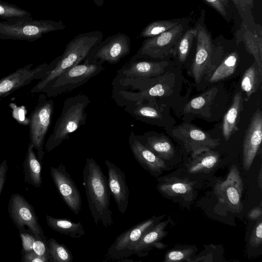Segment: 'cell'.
<instances>
[{"instance_id": "cell-1", "label": "cell", "mask_w": 262, "mask_h": 262, "mask_svg": "<svg viewBox=\"0 0 262 262\" xmlns=\"http://www.w3.org/2000/svg\"><path fill=\"white\" fill-rule=\"evenodd\" d=\"M182 68L176 64L162 74L152 78H127L115 76L112 82V97L123 107L145 101L172 109L175 112L189 98L191 87L184 95L187 81Z\"/></svg>"}, {"instance_id": "cell-2", "label": "cell", "mask_w": 262, "mask_h": 262, "mask_svg": "<svg viewBox=\"0 0 262 262\" xmlns=\"http://www.w3.org/2000/svg\"><path fill=\"white\" fill-rule=\"evenodd\" d=\"M82 174L83 185L94 222L95 225L101 223L107 228L114 223L110 208L111 193L108 180L93 158L86 159Z\"/></svg>"}, {"instance_id": "cell-3", "label": "cell", "mask_w": 262, "mask_h": 262, "mask_svg": "<svg viewBox=\"0 0 262 262\" xmlns=\"http://www.w3.org/2000/svg\"><path fill=\"white\" fill-rule=\"evenodd\" d=\"M205 11L202 10L195 24L196 47L189 75L194 80V85L199 90L206 88L207 80L220 63L225 52L221 46L213 43L210 33L204 23Z\"/></svg>"}, {"instance_id": "cell-4", "label": "cell", "mask_w": 262, "mask_h": 262, "mask_svg": "<svg viewBox=\"0 0 262 262\" xmlns=\"http://www.w3.org/2000/svg\"><path fill=\"white\" fill-rule=\"evenodd\" d=\"M211 86L200 95L189 98L174 112L177 116L187 122L195 119L219 121L226 112L229 94L222 83Z\"/></svg>"}, {"instance_id": "cell-5", "label": "cell", "mask_w": 262, "mask_h": 262, "mask_svg": "<svg viewBox=\"0 0 262 262\" xmlns=\"http://www.w3.org/2000/svg\"><path fill=\"white\" fill-rule=\"evenodd\" d=\"M100 31H93L78 34L66 45L62 55L57 57L56 63L47 76L40 80L31 89V93H40L41 90L65 71L82 62L91 49L102 39Z\"/></svg>"}, {"instance_id": "cell-6", "label": "cell", "mask_w": 262, "mask_h": 262, "mask_svg": "<svg viewBox=\"0 0 262 262\" xmlns=\"http://www.w3.org/2000/svg\"><path fill=\"white\" fill-rule=\"evenodd\" d=\"M91 102L89 97L83 94L64 100L60 116L45 143L44 148L47 152L59 146L71 134L84 125L87 117L86 109Z\"/></svg>"}, {"instance_id": "cell-7", "label": "cell", "mask_w": 262, "mask_h": 262, "mask_svg": "<svg viewBox=\"0 0 262 262\" xmlns=\"http://www.w3.org/2000/svg\"><path fill=\"white\" fill-rule=\"evenodd\" d=\"M105 68L98 62L81 63L65 71L47 84L41 91L48 97L69 93L83 85L100 74Z\"/></svg>"}, {"instance_id": "cell-8", "label": "cell", "mask_w": 262, "mask_h": 262, "mask_svg": "<svg viewBox=\"0 0 262 262\" xmlns=\"http://www.w3.org/2000/svg\"><path fill=\"white\" fill-rule=\"evenodd\" d=\"M66 28L61 20L32 19L13 22L0 21V39L34 41L46 33Z\"/></svg>"}, {"instance_id": "cell-9", "label": "cell", "mask_w": 262, "mask_h": 262, "mask_svg": "<svg viewBox=\"0 0 262 262\" xmlns=\"http://www.w3.org/2000/svg\"><path fill=\"white\" fill-rule=\"evenodd\" d=\"M188 28V20L186 18H182L179 24L169 30L146 38L134 56L151 60L170 59V55L174 47Z\"/></svg>"}, {"instance_id": "cell-10", "label": "cell", "mask_w": 262, "mask_h": 262, "mask_svg": "<svg viewBox=\"0 0 262 262\" xmlns=\"http://www.w3.org/2000/svg\"><path fill=\"white\" fill-rule=\"evenodd\" d=\"M47 97L44 93L39 96L37 104L28 117L30 143L37 151V157L41 162L45 155V138L54 109L53 100Z\"/></svg>"}, {"instance_id": "cell-11", "label": "cell", "mask_w": 262, "mask_h": 262, "mask_svg": "<svg viewBox=\"0 0 262 262\" xmlns=\"http://www.w3.org/2000/svg\"><path fill=\"white\" fill-rule=\"evenodd\" d=\"M166 133L180 144L191 156L213 149L220 145L219 140L191 122H183L165 128Z\"/></svg>"}, {"instance_id": "cell-12", "label": "cell", "mask_w": 262, "mask_h": 262, "mask_svg": "<svg viewBox=\"0 0 262 262\" xmlns=\"http://www.w3.org/2000/svg\"><path fill=\"white\" fill-rule=\"evenodd\" d=\"M165 216L154 215L121 233L108 248L106 256L110 258L118 260L135 254L136 246L143 235Z\"/></svg>"}, {"instance_id": "cell-13", "label": "cell", "mask_w": 262, "mask_h": 262, "mask_svg": "<svg viewBox=\"0 0 262 262\" xmlns=\"http://www.w3.org/2000/svg\"><path fill=\"white\" fill-rule=\"evenodd\" d=\"M131 40L125 33L119 32L102 40L90 51L84 60L89 62L117 63L130 52Z\"/></svg>"}, {"instance_id": "cell-14", "label": "cell", "mask_w": 262, "mask_h": 262, "mask_svg": "<svg viewBox=\"0 0 262 262\" xmlns=\"http://www.w3.org/2000/svg\"><path fill=\"white\" fill-rule=\"evenodd\" d=\"M56 63L55 58L49 64L43 63L33 68L30 63L0 79V100L33 81L45 78Z\"/></svg>"}, {"instance_id": "cell-15", "label": "cell", "mask_w": 262, "mask_h": 262, "mask_svg": "<svg viewBox=\"0 0 262 262\" xmlns=\"http://www.w3.org/2000/svg\"><path fill=\"white\" fill-rule=\"evenodd\" d=\"M8 211L11 220L18 230H28L37 238L47 240L38 223L33 207L19 193L13 194L10 199Z\"/></svg>"}, {"instance_id": "cell-16", "label": "cell", "mask_w": 262, "mask_h": 262, "mask_svg": "<svg viewBox=\"0 0 262 262\" xmlns=\"http://www.w3.org/2000/svg\"><path fill=\"white\" fill-rule=\"evenodd\" d=\"M243 183L236 166L233 165L223 181H218L214 186V193L219 202L233 213H239L243 209L241 197Z\"/></svg>"}, {"instance_id": "cell-17", "label": "cell", "mask_w": 262, "mask_h": 262, "mask_svg": "<svg viewBox=\"0 0 262 262\" xmlns=\"http://www.w3.org/2000/svg\"><path fill=\"white\" fill-rule=\"evenodd\" d=\"M124 110L137 120L163 127L164 129L176 124L170 115V109L157 104L143 101L123 107Z\"/></svg>"}, {"instance_id": "cell-18", "label": "cell", "mask_w": 262, "mask_h": 262, "mask_svg": "<svg viewBox=\"0 0 262 262\" xmlns=\"http://www.w3.org/2000/svg\"><path fill=\"white\" fill-rule=\"evenodd\" d=\"M174 64L171 59L151 60L133 56L117 71L116 75L127 78H152L162 74Z\"/></svg>"}, {"instance_id": "cell-19", "label": "cell", "mask_w": 262, "mask_h": 262, "mask_svg": "<svg viewBox=\"0 0 262 262\" xmlns=\"http://www.w3.org/2000/svg\"><path fill=\"white\" fill-rule=\"evenodd\" d=\"M50 173L62 200L74 214H78L81 208V196L65 165L61 163L57 167L52 166Z\"/></svg>"}, {"instance_id": "cell-20", "label": "cell", "mask_w": 262, "mask_h": 262, "mask_svg": "<svg viewBox=\"0 0 262 262\" xmlns=\"http://www.w3.org/2000/svg\"><path fill=\"white\" fill-rule=\"evenodd\" d=\"M262 139V113L257 108L253 114L245 132L243 144V162L248 170L257 154Z\"/></svg>"}, {"instance_id": "cell-21", "label": "cell", "mask_w": 262, "mask_h": 262, "mask_svg": "<svg viewBox=\"0 0 262 262\" xmlns=\"http://www.w3.org/2000/svg\"><path fill=\"white\" fill-rule=\"evenodd\" d=\"M128 144L136 160L151 175L157 176L165 168L164 160L148 148L133 131L128 137Z\"/></svg>"}, {"instance_id": "cell-22", "label": "cell", "mask_w": 262, "mask_h": 262, "mask_svg": "<svg viewBox=\"0 0 262 262\" xmlns=\"http://www.w3.org/2000/svg\"><path fill=\"white\" fill-rule=\"evenodd\" d=\"M108 170L109 188L118 210L125 213L129 203V189L125 173L108 160L105 161Z\"/></svg>"}, {"instance_id": "cell-23", "label": "cell", "mask_w": 262, "mask_h": 262, "mask_svg": "<svg viewBox=\"0 0 262 262\" xmlns=\"http://www.w3.org/2000/svg\"><path fill=\"white\" fill-rule=\"evenodd\" d=\"M169 222V219L160 221L149 229L137 245L135 254L139 257H145L154 247L164 248V245L160 242L168 234L165 229Z\"/></svg>"}, {"instance_id": "cell-24", "label": "cell", "mask_w": 262, "mask_h": 262, "mask_svg": "<svg viewBox=\"0 0 262 262\" xmlns=\"http://www.w3.org/2000/svg\"><path fill=\"white\" fill-rule=\"evenodd\" d=\"M141 142L158 157L168 160L174 155L172 143L164 134L155 131H148L138 135Z\"/></svg>"}, {"instance_id": "cell-25", "label": "cell", "mask_w": 262, "mask_h": 262, "mask_svg": "<svg viewBox=\"0 0 262 262\" xmlns=\"http://www.w3.org/2000/svg\"><path fill=\"white\" fill-rule=\"evenodd\" d=\"M240 61L239 55L237 51L225 53L220 63L207 80L205 87L210 86L233 76L239 68Z\"/></svg>"}, {"instance_id": "cell-26", "label": "cell", "mask_w": 262, "mask_h": 262, "mask_svg": "<svg viewBox=\"0 0 262 262\" xmlns=\"http://www.w3.org/2000/svg\"><path fill=\"white\" fill-rule=\"evenodd\" d=\"M244 96L241 91L234 95L231 104L223 116L222 132L224 139L227 141L238 130L240 114L243 109Z\"/></svg>"}, {"instance_id": "cell-27", "label": "cell", "mask_w": 262, "mask_h": 262, "mask_svg": "<svg viewBox=\"0 0 262 262\" xmlns=\"http://www.w3.org/2000/svg\"><path fill=\"white\" fill-rule=\"evenodd\" d=\"M157 181L159 182L157 189L165 196H192L195 182L174 177L159 178Z\"/></svg>"}, {"instance_id": "cell-28", "label": "cell", "mask_w": 262, "mask_h": 262, "mask_svg": "<svg viewBox=\"0 0 262 262\" xmlns=\"http://www.w3.org/2000/svg\"><path fill=\"white\" fill-rule=\"evenodd\" d=\"M257 31H251L244 21L236 33L237 43L242 41L247 51L252 55L262 69V37Z\"/></svg>"}, {"instance_id": "cell-29", "label": "cell", "mask_w": 262, "mask_h": 262, "mask_svg": "<svg viewBox=\"0 0 262 262\" xmlns=\"http://www.w3.org/2000/svg\"><path fill=\"white\" fill-rule=\"evenodd\" d=\"M23 169L25 182L36 188L40 187L42 184L41 162L38 159L34 147L30 142L23 163Z\"/></svg>"}, {"instance_id": "cell-30", "label": "cell", "mask_w": 262, "mask_h": 262, "mask_svg": "<svg viewBox=\"0 0 262 262\" xmlns=\"http://www.w3.org/2000/svg\"><path fill=\"white\" fill-rule=\"evenodd\" d=\"M192 160L187 164L188 171L191 174L207 173L218 164L219 154L212 149L204 151L191 156Z\"/></svg>"}, {"instance_id": "cell-31", "label": "cell", "mask_w": 262, "mask_h": 262, "mask_svg": "<svg viewBox=\"0 0 262 262\" xmlns=\"http://www.w3.org/2000/svg\"><path fill=\"white\" fill-rule=\"evenodd\" d=\"M195 28L187 29L180 37L170 55L174 63L182 68L185 64L189 54L193 41L195 38Z\"/></svg>"}, {"instance_id": "cell-32", "label": "cell", "mask_w": 262, "mask_h": 262, "mask_svg": "<svg viewBox=\"0 0 262 262\" xmlns=\"http://www.w3.org/2000/svg\"><path fill=\"white\" fill-rule=\"evenodd\" d=\"M46 219L48 226L60 234L73 238H80L85 234L80 221L74 222L69 219L56 218L49 215H47Z\"/></svg>"}, {"instance_id": "cell-33", "label": "cell", "mask_w": 262, "mask_h": 262, "mask_svg": "<svg viewBox=\"0 0 262 262\" xmlns=\"http://www.w3.org/2000/svg\"><path fill=\"white\" fill-rule=\"evenodd\" d=\"M262 82V69L254 61L244 73L241 82L242 92L245 94L247 98L259 88Z\"/></svg>"}, {"instance_id": "cell-34", "label": "cell", "mask_w": 262, "mask_h": 262, "mask_svg": "<svg viewBox=\"0 0 262 262\" xmlns=\"http://www.w3.org/2000/svg\"><path fill=\"white\" fill-rule=\"evenodd\" d=\"M0 18L10 22L33 19L29 11L13 4L1 1H0Z\"/></svg>"}, {"instance_id": "cell-35", "label": "cell", "mask_w": 262, "mask_h": 262, "mask_svg": "<svg viewBox=\"0 0 262 262\" xmlns=\"http://www.w3.org/2000/svg\"><path fill=\"white\" fill-rule=\"evenodd\" d=\"M182 19L178 18L152 21L142 29L139 36L145 38L155 36L172 29L179 24Z\"/></svg>"}, {"instance_id": "cell-36", "label": "cell", "mask_w": 262, "mask_h": 262, "mask_svg": "<svg viewBox=\"0 0 262 262\" xmlns=\"http://www.w3.org/2000/svg\"><path fill=\"white\" fill-rule=\"evenodd\" d=\"M195 245H179L167 251L164 262L191 261V257L197 251Z\"/></svg>"}, {"instance_id": "cell-37", "label": "cell", "mask_w": 262, "mask_h": 262, "mask_svg": "<svg viewBox=\"0 0 262 262\" xmlns=\"http://www.w3.org/2000/svg\"><path fill=\"white\" fill-rule=\"evenodd\" d=\"M50 261L52 262H72L73 256L72 252L63 244L50 238L47 241Z\"/></svg>"}, {"instance_id": "cell-38", "label": "cell", "mask_w": 262, "mask_h": 262, "mask_svg": "<svg viewBox=\"0 0 262 262\" xmlns=\"http://www.w3.org/2000/svg\"><path fill=\"white\" fill-rule=\"evenodd\" d=\"M204 1L227 21L231 20L233 11L229 0H204Z\"/></svg>"}, {"instance_id": "cell-39", "label": "cell", "mask_w": 262, "mask_h": 262, "mask_svg": "<svg viewBox=\"0 0 262 262\" xmlns=\"http://www.w3.org/2000/svg\"><path fill=\"white\" fill-rule=\"evenodd\" d=\"M262 243V217H259L253 229L249 243L253 247H257Z\"/></svg>"}, {"instance_id": "cell-40", "label": "cell", "mask_w": 262, "mask_h": 262, "mask_svg": "<svg viewBox=\"0 0 262 262\" xmlns=\"http://www.w3.org/2000/svg\"><path fill=\"white\" fill-rule=\"evenodd\" d=\"M12 109V114L13 118L20 124L28 125L29 118L26 117V108L24 106H18L13 103L9 104Z\"/></svg>"}, {"instance_id": "cell-41", "label": "cell", "mask_w": 262, "mask_h": 262, "mask_svg": "<svg viewBox=\"0 0 262 262\" xmlns=\"http://www.w3.org/2000/svg\"><path fill=\"white\" fill-rule=\"evenodd\" d=\"M50 257L39 256L34 252H24L22 254V262H48Z\"/></svg>"}, {"instance_id": "cell-42", "label": "cell", "mask_w": 262, "mask_h": 262, "mask_svg": "<svg viewBox=\"0 0 262 262\" xmlns=\"http://www.w3.org/2000/svg\"><path fill=\"white\" fill-rule=\"evenodd\" d=\"M7 170V161L4 160L0 164V195L5 185Z\"/></svg>"}, {"instance_id": "cell-43", "label": "cell", "mask_w": 262, "mask_h": 262, "mask_svg": "<svg viewBox=\"0 0 262 262\" xmlns=\"http://www.w3.org/2000/svg\"><path fill=\"white\" fill-rule=\"evenodd\" d=\"M262 216V208L261 205L252 209L248 213L249 219L252 221H256Z\"/></svg>"}, {"instance_id": "cell-44", "label": "cell", "mask_w": 262, "mask_h": 262, "mask_svg": "<svg viewBox=\"0 0 262 262\" xmlns=\"http://www.w3.org/2000/svg\"><path fill=\"white\" fill-rule=\"evenodd\" d=\"M262 169L261 167L260 168L259 172L258 175V184L260 189L262 188Z\"/></svg>"}, {"instance_id": "cell-45", "label": "cell", "mask_w": 262, "mask_h": 262, "mask_svg": "<svg viewBox=\"0 0 262 262\" xmlns=\"http://www.w3.org/2000/svg\"><path fill=\"white\" fill-rule=\"evenodd\" d=\"M95 5L98 7H101L103 5L104 2L107 0H93Z\"/></svg>"}]
</instances>
